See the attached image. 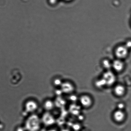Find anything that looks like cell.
Segmentation results:
<instances>
[{"mask_svg":"<svg viewBox=\"0 0 131 131\" xmlns=\"http://www.w3.org/2000/svg\"><path fill=\"white\" fill-rule=\"evenodd\" d=\"M40 119L38 116L31 115L25 122V129L27 131H38L40 128Z\"/></svg>","mask_w":131,"mask_h":131,"instance_id":"6da1fadb","label":"cell"},{"mask_svg":"<svg viewBox=\"0 0 131 131\" xmlns=\"http://www.w3.org/2000/svg\"><path fill=\"white\" fill-rule=\"evenodd\" d=\"M101 77L105 81L106 87H113L116 83V74L111 70L105 71Z\"/></svg>","mask_w":131,"mask_h":131,"instance_id":"7a4b0ae2","label":"cell"},{"mask_svg":"<svg viewBox=\"0 0 131 131\" xmlns=\"http://www.w3.org/2000/svg\"><path fill=\"white\" fill-rule=\"evenodd\" d=\"M78 101L80 105L85 109H89L93 105L94 100L92 96L87 94H83L79 96Z\"/></svg>","mask_w":131,"mask_h":131,"instance_id":"3957f363","label":"cell"},{"mask_svg":"<svg viewBox=\"0 0 131 131\" xmlns=\"http://www.w3.org/2000/svg\"><path fill=\"white\" fill-rule=\"evenodd\" d=\"M112 119L116 123L120 124L124 123L127 119V114L125 111L116 109L113 112Z\"/></svg>","mask_w":131,"mask_h":131,"instance_id":"277c9868","label":"cell"},{"mask_svg":"<svg viewBox=\"0 0 131 131\" xmlns=\"http://www.w3.org/2000/svg\"><path fill=\"white\" fill-rule=\"evenodd\" d=\"M112 92L114 96L121 98L125 96L127 93L126 86L124 84L116 83L112 87Z\"/></svg>","mask_w":131,"mask_h":131,"instance_id":"5b68a950","label":"cell"},{"mask_svg":"<svg viewBox=\"0 0 131 131\" xmlns=\"http://www.w3.org/2000/svg\"><path fill=\"white\" fill-rule=\"evenodd\" d=\"M114 53L117 59L123 60L128 56L129 54V50L124 45H121L117 47Z\"/></svg>","mask_w":131,"mask_h":131,"instance_id":"8992f818","label":"cell"},{"mask_svg":"<svg viewBox=\"0 0 131 131\" xmlns=\"http://www.w3.org/2000/svg\"><path fill=\"white\" fill-rule=\"evenodd\" d=\"M125 68V64L123 60L117 59L112 62V69L115 73H120L123 72Z\"/></svg>","mask_w":131,"mask_h":131,"instance_id":"52a82bcc","label":"cell"},{"mask_svg":"<svg viewBox=\"0 0 131 131\" xmlns=\"http://www.w3.org/2000/svg\"><path fill=\"white\" fill-rule=\"evenodd\" d=\"M62 90L65 93L72 94L75 90V85L72 83L66 82L62 85Z\"/></svg>","mask_w":131,"mask_h":131,"instance_id":"ba28073f","label":"cell"},{"mask_svg":"<svg viewBox=\"0 0 131 131\" xmlns=\"http://www.w3.org/2000/svg\"><path fill=\"white\" fill-rule=\"evenodd\" d=\"M42 120L44 124L47 125H50L54 123V119L53 117L50 114H46L43 116Z\"/></svg>","mask_w":131,"mask_h":131,"instance_id":"9c48e42d","label":"cell"},{"mask_svg":"<svg viewBox=\"0 0 131 131\" xmlns=\"http://www.w3.org/2000/svg\"><path fill=\"white\" fill-rule=\"evenodd\" d=\"M94 85L98 89L102 90L106 87V84L101 77L95 80Z\"/></svg>","mask_w":131,"mask_h":131,"instance_id":"30bf717a","label":"cell"},{"mask_svg":"<svg viewBox=\"0 0 131 131\" xmlns=\"http://www.w3.org/2000/svg\"><path fill=\"white\" fill-rule=\"evenodd\" d=\"M37 107V106L36 103L32 101L28 102L25 105L26 110L28 112H32L36 110Z\"/></svg>","mask_w":131,"mask_h":131,"instance_id":"8fae6325","label":"cell"},{"mask_svg":"<svg viewBox=\"0 0 131 131\" xmlns=\"http://www.w3.org/2000/svg\"><path fill=\"white\" fill-rule=\"evenodd\" d=\"M102 66L103 68L105 70V71L111 70L112 69V62H111L109 60L105 59L103 60L101 63Z\"/></svg>","mask_w":131,"mask_h":131,"instance_id":"7c38bea8","label":"cell"},{"mask_svg":"<svg viewBox=\"0 0 131 131\" xmlns=\"http://www.w3.org/2000/svg\"><path fill=\"white\" fill-rule=\"evenodd\" d=\"M125 105L123 102L118 103L117 105V109L119 110H125Z\"/></svg>","mask_w":131,"mask_h":131,"instance_id":"4fadbf2b","label":"cell"},{"mask_svg":"<svg viewBox=\"0 0 131 131\" xmlns=\"http://www.w3.org/2000/svg\"><path fill=\"white\" fill-rule=\"evenodd\" d=\"M125 46L126 47L128 50L131 49V39H129L127 40L125 44H124Z\"/></svg>","mask_w":131,"mask_h":131,"instance_id":"5bb4252c","label":"cell"},{"mask_svg":"<svg viewBox=\"0 0 131 131\" xmlns=\"http://www.w3.org/2000/svg\"><path fill=\"white\" fill-rule=\"evenodd\" d=\"M46 107L48 109H50L53 106L51 102L50 101H48L46 102L45 104Z\"/></svg>","mask_w":131,"mask_h":131,"instance_id":"9a60e30c","label":"cell"},{"mask_svg":"<svg viewBox=\"0 0 131 131\" xmlns=\"http://www.w3.org/2000/svg\"><path fill=\"white\" fill-rule=\"evenodd\" d=\"M58 0H49L50 2H52V3H54L55 2H57Z\"/></svg>","mask_w":131,"mask_h":131,"instance_id":"2e32d148","label":"cell"},{"mask_svg":"<svg viewBox=\"0 0 131 131\" xmlns=\"http://www.w3.org/2000/svg\"><path fill=\"white\" fill-rule=\"evenodd\" d=\"M61 131H69L67 129H63Z\"/></svg>","mask_w":131,"mask_h":131,"instance_id":"e0dca14e","label":"cell"},{"mask_svg":"<svg viewBox=\"0 0 131 131\" xmlns=\"http://www.w3.org/2000/svg\"><path fill=\"white\" fill-rule=\"evenodd\" d=\"M64 1H67V2H69V1H72V0H64Z\"/></svg>","mask_w":131,"mask_h":131,"instance_id":"ac0fdd59","label":"cell"}]
</instances>
